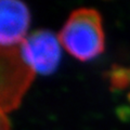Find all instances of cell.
Listing matches in <instances>:
<instances>
[{"instance_id": "6da1fadb", "label": "cell", "mask_w": 130, "mask_h": 130, "mask_svg": "<svg viewBox=\"0 0 130 130\" xmlns=\"http://www.w3.org/2000/svg\"><path fill=\"white\" fill-rule=\"evenodd\" d=\"M64 50L79 61H91L104 51L105 36L102 18L94 9L75 10L59 34Z\"/></svg>"}, {"instance_id": "7a4b0ae2", "label": "cell", "mask_w": 130, "mask_h": 130, "mask_svg": "<svg viewBox=\"0 0 130 130\" xmlns=\"http://www.w3.org/2000/svg\"><path fill=\"white\" fill-rule=\"evenodd\" d=\"M62 50L59 35L47 29L28 34L19 46L20 55L34 75L53 73L60 64Z\"/></svg>"}, {"instance_id": "3957f363", "label": "cell", "mask_w": 130, "mask_h": 130, "mask_svg": "<svg viewBox=\"0 0 130 130\" xmlns=\"http://www.w3.org/2000/svg\"><path fill=\"white\" fill-rule=\"evenodd\" d=\"M34 74L20 55L19 47L0 48V108L8 112L21 100Z\"/></svg>"}, {"instance_id": "277c9868", "label": "cell", "mask_w": 130, "mask_h": 130, "mask_svg": "<svg viewBox=\"0 0 130 130\" xmlns=\"http://www.w3.org/2000/svg\"><path fill=\"white\" fill-rule=\"evenodd\" d=\"M30 13L22 0H0V48L14 49L27 37Z\"/></svg>"}, {"instance_id": "5b68a950", "label": "cell", "mask_w": 130, "mask_h": 130, "mask_svg": "<svg viewBox=\"0 0 130 130\" xmlns=\"http://www.w3.org/2000/svg\"><path fill=\"white\" fill-rule=\"evenodd\" d=\"M112 84L114 87L128 89L130 99V68H117L112 73Z\"/></svg>"}, {"instance_id": "8992f818", "label": "cell", "mask_w": 130, "mask_h": 130, "mask_svg": "<svg viewBox=\"0 0 130 130\" xmlns=\"http://www.w3.org/2000/svg\"><path fill=\"white\" fill-rule=\"evenodd\" d=\"M9 119L7 117V112L0 108V130H9Z\"/></svg>"}]
</instances>
